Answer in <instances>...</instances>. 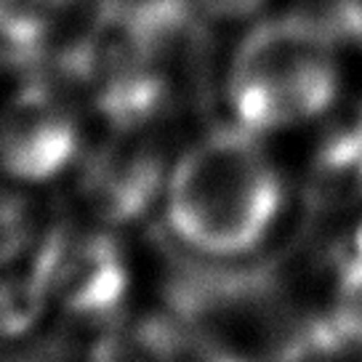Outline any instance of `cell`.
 Returning <instances> with one entry per match:
<instances>
[{"mask_svg": "<svg viewBox=\"0 0 362 362\" xmlns=\"http://www.w3.org/2000/svg\"><path fill=\"white\" fill-rule=\"evenodd\" d=\"M184 328L176 317L149 315L107 322L88 362H181Z\"/></svg>", "mask_w": 362, "mask_h": 362, "instance_id": "obj_8", "label": "cell"}, {"mask_svg": "<svg viewBox=\"0 0 362 362\" xmlns=\"http://www.w3.org/2000/svg\"><path fill=\"white\" fill-rule=\"evenodd\" d=\"M291 13L301 16L328 40L362 43V0H296Z\"/></svg>", "mask_w": 362, "mask_h": 362, "instance_id": "obj_11", "label": "cell"}, {"mask_svg": "<svg viewBox=\"0 0 362 362\" xmlns=\"http://www.w3.org/2000/svg\"><path fill=\"white\" fill-rule=\"evenodd\" d=\"M214 19H248L267 0H194Z\"/></svg>", "mask_w": 362, "mask_h": 362, "instance_id": "obj_13", "label": "cell"}, {"mask_svg": "<svg viewBox=\"0 0 362 362\" xmlns=\"http://www.w3.org/2000/svg\"><path fill=\"white\" fill-rule=\"evenodd\" d=\"M51 304V293L35 264L0 272V341L27 336Z\"/></svg>", "mask_w": 362, "mask_h": 362, "instance_id": "obj_10", "label": "cell"}, {"mask_svg": "<svg viewBox=\"0 0 362 362\" xmlns=\"http://www.w3.org/2000/svg\"><path fill=\"white\" fill-rule=\"evenodd\" d=\"M165 163L141 128H115V136L96 149L80 173V194L104 224H128L147 214L165 189Z\"/></svg>", "mask_w": 362, "mask_h": 362, "instance_id": "obj_6", "label": "cell"}, {"mask_svg": "<svg viewBox=\"0 0 362 362\" xmlns=\"http://www.w3.org/2000/svg\"><path fill=\"white\" fill-rule=\"evenodd\" d=\"M256 136L240 123L218 125L168 173L170 229L208 259L250 253L283 205L280 173Z\"/></svg>", "mask_w": 362, "mask_h": 362, "instance_id": "obj_1", "label": "cell"}, {"mask_svg": "<svg viewBox=\"0 0 362 362\" xmlns=\"http://www.w3.org/2000/svg\"><path fill=\"white\" fill-rule=\"evenodd\" d=\"M354 125H360V128H362V110L357 112V120H354Z\"/></svg>", "mask_w": 362, "mask_h": 362, "instance_id": "obj_14", "label": "cell"}, {"mask_svg": "<svg viewBox=\"0 0 362 362\" xmlns=\"http://www.w3.org/2000/svg\"><path fill=\"white\" fill-rule=\"evenodd\" d=\"M35 240V216L22 194L0 189V272L19 264Z\"/></svg>", "mask_w": 362, "mask_h": 362, "instance_id": "obj_12", "label": "cell"}, {"mask_svg": "<svg viewBox=\"0 0 362 362\" xmlns=\"http://www.w3.org/2000/svg\"><path fill=\"white\" fill-rule=\"evenodd\" d=\"M51 304L86 322H110L120 309L131 274L117 240L96 229H64L35 253Z\"/></svg>", "mask_w": 362, "mask_h": 362, "instance_id": "obj_4", "label": "cell"}, {"mask_svg": "<svg viewBox=\"0 0 362 362\" xmlns=\"http://www.w3.org/2000/svg\"><path fill=\"white\" fill-rule=\"evenodd\" d=\"M170 315L238 362H306L312 330L269 264H181L168 277Z\"/></svg>", "mask_w": 362, "mask_h": 362, "instance_id": "obj_2", "label": "cell"}, {"mask_svg": "<svg viewBox=\"0 0 362 362\" xmlns=\"http://www.w3.org/2000/svg\"><path fill=\"white\" fill-rule=\"evenodd\" d=\"M226 90L238 123L253 134L306 123L339 90L333 40L291 11L264 19L238 45Z\"/></svg>", "mask_w": 362, "mask_h": 362, "instance_id": "obj_3", "label": "cell"}, {"mask_svg": "<svg viewBox=\"0 0 362 362\" xmlns=\"http://www.w3.org/2000/svg\"><path fill=\"white\" fill-rule=\"evenodd\" d=\"M304 203L315 216L346 214L362 205V128L330 134L306 168Z\"/></svg>", "mask_w": 362, "mask_h": 362, "instance_id": "obj_7", "label": "cell"}, {"mask_svg": "<svg viewBox=\"0 0 362 362\" xmlns=\"http://www.w3.org/2000/svg\"><path fill=\"white\" fill-rule=\"evenodd\" d=\"M80 152L75 115L48 83H30L0 107V170L13 181L43 184Z\"/></svg>", "mask_w": 362, "mask_h": 362, "instance_id": "obj_5", "label": "cell"}, {"mask_svg": "<svg viewBox=\"0 0 362 362\" xmlns=\"http://www.w3.org/2000/svg\"><path fill=\"white\" fill-rule=\"evenodd\" d=\"M75 0H0V43L16 59H35Z\"/></svg>", "mask_w": 362, "mask_h": 362, "instance_id": "obj_9", "label": "cell"}]
</instances>
